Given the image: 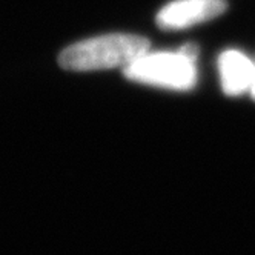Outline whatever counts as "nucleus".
<instances>
[{"mask_svg": "<svg viewBox=\"0 0 255 255\" xmlns=\"http://www.w3.org/2000/svg\"><path fill=\"white\" fill-rule=\"evenodd\" d=\"M195 62L180 51L144 52L123 68V74L137 83L160 86L175 91L191 89L197 82Z\"/></svg>", "mask_w": 255, "mask_h": 255, "instance_id": "nucleus-2", "label": "nucleus"}, {"mask_svg": "<svg viewBox=\"0 0 255 255\" xmlns=\"http://www.w3.org/2000/svg\"><path fill=\"white\" fill-rule=\"evenodd\" d=\"M251 94H252V97L255 99V71H254V80H252V85H251Z\"/></svg>", "mask_w": 255, "mask_h": 255, "instance_id": "nucleus-5", "label": "nucleus"}, {"mask_svg": "<svg viewBox=\"0 0 255 255\" xmlns=\"http://www.w3.org/2000/svg\"><path fill=\"white\" fill-rule=\"evenodd\" d=\"M149 48V40L137 34H105L65 48L59 56V65L76 72L125 68Z\"/></svg>", "mask_w": 255, "mask_h": 255, "instance_id": "nucleus-1", "label": "nucleus"}, {"mask_svg": "<svg viewBox=\"0 0 255 255\" xmlns=\"http://www.w3.org/2000/svg\"><path fill=\"white\" fill-rule=\"evenodd\" d=\"M226 11L225 0H175L157 14L163 29H181L208 22Z\"/></svg>", "mask_w": 255, "mask_h": 255, "instance_id": "nucleus-3", "label": "nucleus"}, {"mask_svg": "<svg viewBox=\"0 0 255 255\" xmlns=\"http://www.w3.org/2000/svg\"><path fill=\"white\" fill-rule=\"evenodd\" d=\"M218 71L225 94L234 97L251 89L255 63L243 52L229 49L222 52V56L218 57Z\"/></svg>", "mask_w": 255, "mask_h": 255, "instance_id": "nucleus-4", "label": "nucleus"}]
</instances>
